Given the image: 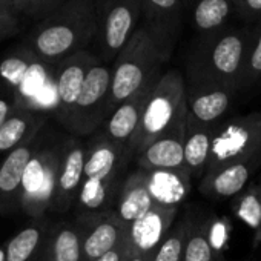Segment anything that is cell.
<instances>
[{
    "mask_svg": "<svg viewBox=\"0 0 261 261\" xmlns=\"http://www.w3.org/2000/svg\"><path fill=\"white\" fill-rule=\"evenodd\" d=\"M255 28L226 27L197 36L186 63V83L221 85L240 89Z\"/></svg>",
    "mask_w": 261,
    "mask_h": 261,
    "instance_id": "cell-1",
    "label": "cell"
},
{
    "mask_svg": "<svg viewBox=\"0 0 261 261\" xmlns=\"http://www.w3.org/2000/svg\"><path fill=\"white\" fill-rule=\"evenodd\" d=\"M133 160L127 146L109 140L100 130L92 134L86 143L85 177L75 203L79 214L109 212Z\"/></svg>",
    "mask_w": 261,
    "mask_h": 261,
    "instance_id": "cell-2",
    "label": "cell"
},
{
    "mask_svg": "<svg viewBox=\"0 0 261 261\" xmlns=\"http://www.w3.org/2000/svg\"><path fill=\"white\" fill-rule=\"evenodd\" d=\"M171 49L154 31L140 23L139 30L117 56L112 66L111 114L117 106L162 77V68L169 60Z\"/></svg>",
    "mask_w": 261,
    "mask_h": 261,
    "instance_id": "cell-3",
    "label": "cell"
},
{
    "mask_svg": "<svg viewBox=\"0 0 261 261\" xmlns=\"http://www.w3.org/2000/svg\"><path fill=\"white\" fill-rule=\"evenodd\" d=\"M188 120L186 80L177 69H169L154 85L134 140L130 152L136 159L152 142Z\"/></svg>",
    "mask_w": 261,
    "mask_h": 261,
    "instance_id": "cell-4",
    "label": "cell"
},
{
    "mask_svg": "<svg viewBox=\"0 0 261 261\" xmlns=\"http://www.w3.org/2000/svg\"><path fill=\"white\" fill-rule=\"evenodd\" d=\"M65 142L66 139L59 136L42 137L36 154L25 169L20 209L33 218H42L51 209Z\"/></svg>",
    "mask_w": 261,
    "mask_h": 261,
    "instance_id": "cell-5",
    "label": "cell"
},
{
    "mask_svg": "<svg viewBox=\"0 0 261 261\" xmlns=\"http://www.w3.org/2000/svg\"><path fill=\"white\" fill-rule=\"evenodd\" d=\"M261 155V111L233 117L220 123L212 142L206 174L226 165Z\"/></svg>",
    "mask_w": 261,
    "mask_h": 261,
    "instance_id": "cell-6",
    "label": "cell"
},
{
    "mask_svg": "<svg viewBox=\"0 0 261 261\" xmlns=\"http://www.w3.org/2000/svg\"><path fill=\"white\" fill-rule=\"evenodd\" d=\"M112 69L97 63L91 68L66 129L75 137H91L111 115Z\"/></svg>",
    "mask_w": 261,
    "mask_h": 261,
    "instance_id": "cell-7",
    "label": "cell"
},
{
    "mask_svg": "<svg viewBox=\"0 0 261 261\" xmlns=\"http://www.w3.org/2000/svg\"><path fill=\"white\" fill-rule=\"evenodd\" d=\"M143 0H117L101 22L100 45L103 59L115 60L120 51L133 39L142 22Z\"/></svg>",
    "mask_w": 261,
    "mask_h": 261,
    "instance_id": "cell-8",
    "label": "cell"
},
{
    "mask_svg": "<svg viewBox=\"0 0 261 261\" xmlns=\"http://www.w3.org/2000/svg\"><path fill=\"white\" fill-rule=\"evenodd\" d=\"M75 221L82 232L83 261L100 259L127 237V229L111 212L79 214Z\"/></svg>",
    "mask_w": 261,
    "mask_h": 261,
    "instance_id": "cell-9",
    "label": "cell"
},
{
    "mask_svg": "<svg viewBox=\"0 0 261 261\" xmlns=\"http://www.w3.org/2000/svg\"><path fill=\"white\" fill-rule=\"evenodd\" d=\"M85 160L86 145L82 142L80 137H68L65 142L56 191L49 211L63 214L75 206L85 177Z\"/></svg>",
    "mask_w": 261,
    "mask_h": 261,
    "instance_id": "cell-10",
    "label": "cell"
},
{
    "mask_svg": "<svg viewBox=\"0 0 261 261\" xmlns=\"http://www.w3.org/2000/svg\"><path fill=\"white\" fill-rule=\"evenodd\" d=\"M178 209L154 204L127 229L129 253L152 256L177 221Z\"/></svg>",
    "mask_w": 261,
    "mask_h": 261,
    "instance_id": "cell-11",
    "label": "cell"
},
{
    "mask_svg": "<svg viewBox=\"0 0 261 261\" xmlns=\"http://www.w3.org/2000/svg\"><path fill=\"white\" fill-rule=\"evenodd\" d=\"M42 133L43 129L34 139L8 152L0 163V214L16 212L20 209L25 169L42 142Z\"/></svg>",
    "mask_w": 261,
    "mask_h": 261,
    "instance_id": "cell-12",
    "label": "cell"
},
{
    "mask_svg": "<svg viewBox=\"0 0 261 261\" xmlns=\"http://www.w3.org/2000/svg\"><path fill=\"white\" fill-rule=\"evenodd\" d=\"M237 91L221 85L186 83L188 124L218 126L223 123Z\"/></svg>",
    "mask_w": 261,
    "mask_h": 261,
    "instance_id": "cell-13",
    "label": "cell"
},
{
    "mask_svg": "<svg viewBox=\"0 0 261 261\" xmlns=\"http://www.w3.org/2000/svg\"><path fill=\"white\" fill-rule=\"evenodd\" d=\"M154 206V200L148 185V175L143 169L127 172L126 178L118 188L115 200L111 207V214L126 229L146 214Z\"/></svg>",
    "mask_w": 261,
    "mask_h": 261,
    "instance_id": "cell-14",
    "label": "cell"
},
{
    "mask_svg": "<svg viewBox=\"0 0 261 261\" xmlns=\"http://www.w3.org/2000/svg\"><path fill=\"white\" fill-rule=\"evenodd\" d=\"M98 62L95 57L89 54H79L68 60L66 65L60 69L56 82V117L63 127H66L71 118L88 72Z\"/></svg>",
    "mask_w": 261,
    "mask_h": 261,
    "instance_id": "cell-15",
    "label": "cell"
},
{
    "mask_svg": "<svg viewBox=\"0 0 261 261\" xmlns=\"http://www.w3.org/2000/svg\"><path fill=\"white\" fill-rule=\"evenodd\" d=\"M261 165V155L240 163L226 165L214 172L206 174L200 180V192L206 198L227 200L243 192Z\"/></svg>",
    "mask_w": 261,
    "mask_h": 261,
    "instance_id": "cell-16",
    "label": "cell"
},
{
    "mask_svg": "<svg viewBox=\"0 0 261 261\" xmlns=\"http://www.w3.org/2000/svg\"><path fill=\"white\" fill-rule=\"evenodd\" d=\"M155 83L146 86L136 95L129 97L120 106H117L114 112L108 117L105 124L98 129L100 133L109 140L129 148L130 142L134 140L137 134V129L140 126V121L145 112V106L148 103V98Z\"/></svg>",
    "mask_w": 261,
    "mask_h": 261,
    "instance_id": "cell-17",
    "label": "cell"
},
{
    "mask_svg": "<svg viewBox=\"0 0 261 261\" xmlns=\"http://www.w3.org/2000/svg\"><path fill=\"white\" fill-rule=\"evenodd\" d=\"M188 120L169 130L163 137L152 142L134 162L139 169L160 171L185 168V140H186Z\"/></svg>",
    "mask_w": 261,
    "mask_h": 261,
    "instance_id": "cell-18",
    "label": "cell"
},
{
    "mask_svg": "<svg viewBox=\"0 0 261 261\" xmlns=\"http://www.w3.org/2000/svg\"><path fill=\"white\" fill-rule=\"evenodd\" d=\"M183 0H143L142 22L174 49L183 23Z\"/></svg>",
    "mask_w": 261,
    "mask_h": 261,
    "instance_id": "cell-19",
    "label": "cell"
},
{
    "mask_svg": "<svg viewBox=\"0 0 261 261\" xmlns=\"http://www.w3.org/2000/svg\"><path fill=\"white\" fill-rule=\"evenodd\" d=\"M149 191L154 204L165 207H180L192 188V177L185 168L146 171Z\"/></svg>",
    "mask_w": 261,
    "mask_h": 261,
    "instance_id": "cell-20",
    "label": "cell"
},
{
    "mask_svg": "<svg viewBox=\"0 0 261 261\" xmlns=\"http://www.w3.org/2000/svg\"><path fill=\"white\" fill-rule=\"evenodd\" d=\"M46 117L31 108L17 111L0 126V152H11L22 143L34 139L45 127Z\"/></svg>",
    "mask_w": 261,
    "mask_h": 261,
    "instance_id": "cell-21",
    "label": "cell"
},
{
    "mask_svg": "<svg viewBox=\"0 0 261 261\" xmlns=\"http://www.w3.org/2000/svg\"><path fill=\"white\" fill-rule=\"evenodd\" d=\"M39 261H83L82 232L75 220L51 226Z\"/></svg>",
    "mask_w": 261,
    "mask_h": 261,
    "instance_id": "cell-22",
    "label": "cell"
},
{
    "mask_svg": "<svg viewBox=\"0 0 261 261\" xmlns=\"http://www.w3.org/2000/svg\"><path fill=\"white\" fill-rule=\"evenodd\" d=\"M218 126L188 124L185 140V166L189 171L192 180H201L206 175L212 142Z\"/></svg>",
    "mask_w": 261,
    "mask_h": 261,
    "instance_id": "cell-23",
    "label": "cell"
},
{
    "mask_svg": "<svg viewBox=\"0 0 261 261\" xmlns=\"http://www.w3.org/2000/svg\"><path fill=\"white\" fill-rule=\"evenodd\" d=\"M189 217L183 261H215L217 247L212 237V218L197 211H189Z\"/></svg>",
    "mask_w": 261,
    "mask_h": 261,
    "instance_id": "cell-24",
    "label": "cell"
},
{
    "mask_svg": "<svg viewBox=\"0 0 261 261\" xmlns=\"http://www.w3.org/2000/svg\"><path fill=\"white\" fill-rule=\"evenodd\" d=\"M92 23L94 22L75 27L71 22H68L49 27L45 31H42L40 36L37 37V48L45 57H62L68 54L71 49H74L79 45V42H82L83 36L92 33Z\"/></svg>",
    "mask_w": 261,
    "mask_h": 261,
    "instance_id": "cell-25",
    "label": "cell"
},
{
    "mask_svg": "<svg viewBox=\"0 0 261 261\" xmlns=\"http://www.w3.org/2000/svg\"><path fill=\"white\" fill-rule=\"evenodd\" d=\"M53 224L34 221L19 230L5 246V261H39Z\"/></svg>",
    "mask_w": 261,
    "mask_h": 261,
    "instance_id": "cell-26",
    "label": "cell"
},
{
    "mask_svg": "<svg viewBox=\"0 0 261 261\" xmlns=\"http://www.w3.org/2000/svg\"><path fill=\"white\" fill-rule=\"evenodd\" d=\"M189 8L197 36L212 34L226 28L232 13H237L235 0H192Z\"/></svg>",
    "mask_w": 261,
    "mask_h": 261,
    "instance_id": "cell-27",
    "label": "cell"
},
{
    "mask_svg": "<svg viewBox=\"0 0 261 261\" xmlns=\"http://www.w3.org/2000/svg\"><path fill=\"white\" fill-rule=\"evenodd\" d=\"M235 217L249 226L255 233V243H261V186L249 185L243 192L232 198Z\"/></svg>",
    "mask_w": 261,
    "mask_h": 261,
    "instance_id": "cell-28",
    "label": "cell"
},
{
    "mask_svg": "<svg viewBox=\"0 0 261 261\" xmlns=\"http://www.w3.org/2000/svg\"><path fill=\"white\" fill-rule=\"evenodd\" d=\"M189 220L191 217L188 212L181 220L175 221L168 237L152 253L151 261H183V250H185L186 235L189 230Z\"/></svg>",
    "mask_w": 261,
    "mask_h": 261,
    "instance_id": "cell-29",
    "label": "cell"
},
{
    "mask_svg": "<svg viewBox=\"0 0 261 261\" xmlns=\"http://www.w3.org/2000/svg\"><path fill=\"white\" fill-rule=\"evenodd\" d=\"M259 79H261V22L255 28L253 37H252V42L249 46V53H247L243 77H241L240 89H246V88L253 86L255 83L259 82Z\"/></svg>",
    "mask_w": 261,
    "mask_h": 261,
    "instance_id": "cell-30",
    "label": "cell"
},
{
    "mask_svg": "<svg viewBox=\"0 0 261 261\" xmlns=\"http://www.w3.org/2000/svg\"><path fill=\"white\" fill-rule=\"evenodd\" d=\"M28 69L30 66L20 59H8L0 65V74L14 86L22 85L23 79L28 74Z\"/></svg>",
    "mask_w": 261,
    "mask_h": 261,
    "instance_id": "cell-31",
    "label": "cell"
},
{
    "mask_svg": "<svg viewBox=\"0 0 261 261\" xmlns=\"http://www.w3.org/2000/svg\"><path fill=\"white\" fill-rule=\"evenodd\" d=\"M22 91L27 97L33 95H42L43 94V86H45V71L39 65H33L28 69L27 77L22 82Z\"/></svg>",
    "mask_w": 261,
    "mask_h": 261,
    "instance_id": "cell-32",
    "label": "cell"
},
{
    "mask_svg": "<svg viewBox=\"0 0 261 261\" xmlns=\"http://www.w3.org/2000/svg\"><path fill=\"white\" fill-rule=\"evenodd\" d=\"M235 11L246 20L261 22V0H235Z\"/></svg>",
    "mask_w": 261,
    "mask_h": 261,
    "instance_id": "cell-33",
    "label": "cell"
},
{
    "mask_svg": "<svg viewBox=\"0 0 261 261\" xmlns=\"http://www.w3.org/2000/svg\"><path fill=\"white\" fill-rule=\"evenodd\" d=\"M127 238V237H126ZM129 246H127V240H124L123 243H120L114 250L108 252L106 255H103L100 259L97 261H127L129 258Z\"/></svg>",
    "mask_w": 261,
    "mask_h": 261,
    "instance_id": "cell-34",
    "label": "cell"
},
{
    "mask_svg": "<svg viewBox=\"0 0 261 261\" xmlns=\"http://www.w3.org/2000/svg\"><path fill=\"white\" fill-rule=\"evenodd\" d=\"M17 105H14L13 101L7 100V98H0V126H2L16 111H17Z\"/></svg>",
    "mask_w": 261,
    "mask_h": 261,
    "instance_id": "cell-35",
    "label": "cell"
},
{
    "mask_svg": "<svg viewBox=\"0 0 261 261\" xmlns=\"http://www.w3.org/2000/svg\"><path fill=\"white\" fill-rule=\"evenodd\" d=\"M117 2V0H97V13L100 16V20L105 17V14L111 10V7Z\"/></svg>",
    "mask_w": 261,
    "mask_h": 261,
    "instance_id": "cell-36",
    "label": "cell"
},
{
    "mask_svg": "<svg viewBox=\"0 0 261 261\" xmlns=\"http://www.w3.org/2000/svg\"><path fill=\"white\" fill-rule=\"evenodd\" d=\"M127 261H151V256H146V255H139V253H134V255H129Z\"/></svg>",
    "mask_w": 261,
    "mask_h": 261,
    "instance_id": "cell-37",
    "label": "cell"
},
{
    "mask_svg": "<svg viewBox=\"0 0 261 261\" xmlns=\"http://www.w3.org/2000/svg\"><path fill=\"white\" fill-rule=\"evenodd\" d=\"M5 253H7L5 247H0V261H5Z\"/></svg>",
    "mask_w": 261,
    "mask_h": 261,
    "instance_id": "cell-38",
    "label": "cell"
},
{
    "mask_svg": "<svg viewBox=\"0 0 261 261\" xmlns=\"http://www.w3.org/2000/svg\"><path fill=\"white\" fill-rule=\"evenodd\" d=\"M191 2H192V0H183V4H185V7H186V8H189Z\"/></svg>",
    "mask_w": 261,
    "mask_h": 261,
    "instance_id": "cell-39",
    "label": "cell"
},
{
    "mask_svg": "<svg viewBox=\"0 0 261 261\" xmlns=\"http://www.w3.org/2000/svg\"><path fill=\"white\" fill-rule=\"evenodd\" d=\"M259 186H261V180H259Z\"/></svg>",
    "mask_w": 261,
    "mask_h": 261,
    "instance_id": "cell-40",
    "label": "cell"
}]
</instances>
